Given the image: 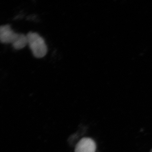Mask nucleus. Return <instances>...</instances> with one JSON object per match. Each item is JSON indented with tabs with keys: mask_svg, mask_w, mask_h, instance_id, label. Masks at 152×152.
Instances as JSON below:
<instances>
[{
	"mask_svg": "<svg viewBox=\"0 0 152 152\" xmlns=\"http://www.w3.org/2000/svg\"><path fill=\"white\" fill-rule=\"evenodd\" d=\"M28 44L36 58H42L45 56L48 48L43 38L37 33L29 32L27 34Z\"/></svg>",
	"mask_w": 152,
	"mask_h": 152,
	"instance_id": "1",
	"label": "nucleus"
},
{
	"mask_svg": "<svg viewBox=\"0 0 152 152\" xmlns=\"http://www.w3.org/2000/svg\"><path fill=\"white\" fill-rule=\"evenodd\" d=\"M20 34L15 33L9 25L0 26V42L4 44H15L20 37Z\"/></svg>",
	"mask_w": 152,
	"mask_h": 152,
	"instance_id": "2",
	"label": "nucleus"
},
{
	"mask_svg": "<svg viewBox=\"0 0 152 152\" xmlns=\"http://www.w3.org/2000/svg\"><path fill=\"white\" fill-rule=\"evenodd\" d=\"M96 145L92 139L84 138L76 145L75 152H95Z\"/></svg>",
	"mask_w": 152,
	"mask_h": 152,
	"instance_id": "3",
	"label": "nucleus"
},
{
	"mask_svg": "<svg viewBox=\"0 0 152 152\" xmlns=\"http://www.w3.org/2000/svg\"><path fill=\"white\" fill-rule=\"evenodd\" d=\"M27 44L28 39L27 36L23 34H20L18 40L12 45V46L15 49L20 50L25 48Z\"/></svg>",
	"mask_w": 152,
	"mask_h": 152,
	"instance_id": "4",
	"label": "nucleus"
},
{
	"mask_svg": "<svg viewBox=\"0 0 152 152\" xmlns=\"http://www.w3.org/2000/svg\"><path fill=\"white\" fill-rule=\"evenodd\" d=\"M150 152H152V149L151 150V151Z\"/></svg>",
	"mask_w": 152,
	"mask_h": 152,
	"instance_id": "5",
	"label": "nucleus"
}]
</instances>
